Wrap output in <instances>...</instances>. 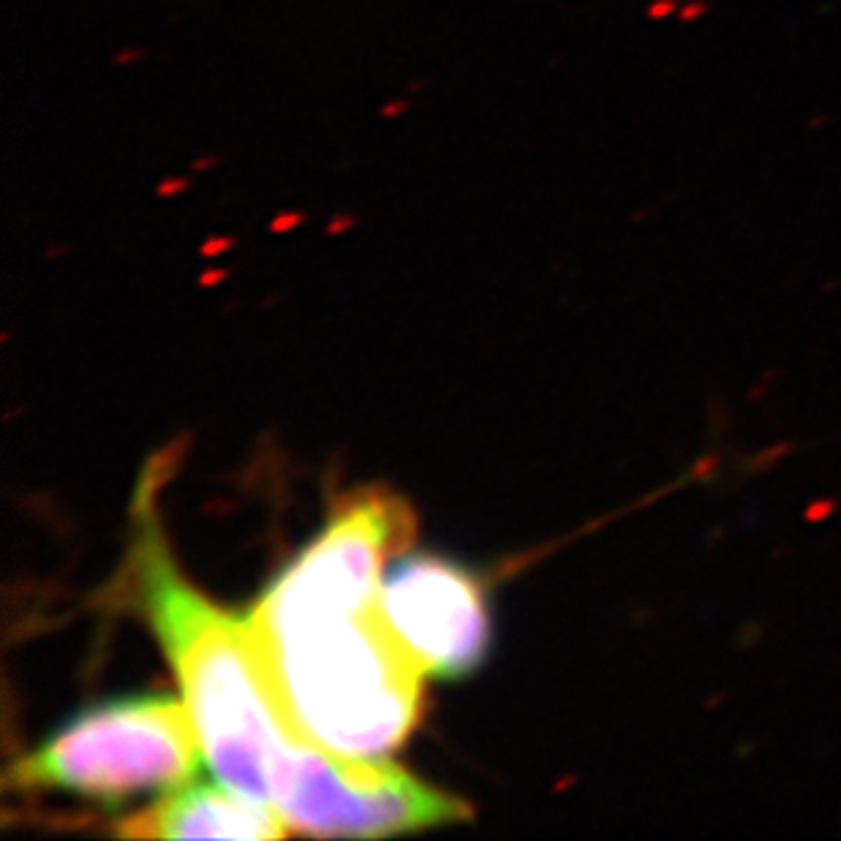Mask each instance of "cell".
<instances>
[{"mask_svg": "<svg viewBox=\"0 0 841 841\" xmlns=\"http://www.w3.org/2000/svg\"><path fill=\"white\" fill-rule=\"evenodd\" d=\"M218 161H221L218 155H204V158H197V161L191 164V169H194V172H202V169L213 167V164H218Z\"/></svg>", "mask_w": 841, "mask_h": 841, "instance_id": "obj_9", "label": "cell"}, {"mask_svg": "<svg viewBox=\"0 0 841 841\" xmlns=\"http://www.w3.org/2000/svg\"><path fill=\"white\" fill-rule=\"evenodd\" d=\"M199 757L204 754L185 703L169 694H137L68 719L16 760L9 781L109 803L185 784Z\"/></svg>", "mask_w": 841, "mask_h": 841, "instance_id": "obj_3", "label": "cell"}, {"mask_svg": "<svg viewBox=\"0 0 841 841\" xmlns=\"http://www.w3.org/2000/svg\"><path fill=\"white\" fill-rule=\"evenodd\" d=\"M145 58V49H139V46H128V49H120L115 58H112V63L115 66H128V63H137Z\"/></svg>", "mask_w": 841, "mask_h": 841, "instance_id": "obj_7", "label": "cell"}, {"mask_svg": "<svg viewBox=\"0 0 841 841\" xmlns=\"http://www.w3.org/2000/svg\"><path fill=\"white\" fill-rule=\"evenodd\" d=\"M390 627L422 673L460 678L488 651V607L479 583L463 566L436 555L390 558L382 572Z\"/></svg>", "mask_w": 841, "mask_h": 841, "instance_id": "obj_4", "label": "cell"}, {"mask_svg": "<svg viewBox=\"0 0 841 841\" xmlns=\"http://www.w3.org/2000/svg\"><path fill=\"white\" fill-rule=\"evenodd\" d=\"M409 109V101L406 98H395V101H387L382 107V117L384 120H390V117H398V115H403Z\"/></svg>", "mask_w": 841, "mask_h": 841, "instance_id": "obj_8", "label": "cell"}, {"mask_svg": "<svg viewBox=\"0 0 841 841\" xmlns=\"http://www.w3.org/2000/svg\"><path fill=\"white\" fill-rule=\"evenodd\" d=\"M150 493L142 488L137 501L139 605L174 667L213 773L231 790L273 806L283 820L327 749L300 738L278 714L251 651L245 618L215 607L172 564Z\"/></svg>", "mask_w": 841, "mask_h": 841, "instance_id": "obj_2", "label": "cell"}, {"mask_svg": "<svg viewBox=\"0 0 841 841\" xmlns=\"http://www.w3.org/2000/svg\"><path fill=\"white\" fill-rule=\"evenodd\" d=\"M412 528L395 496H354L245 618L278 714L343 757L384 760L419 714L422 667L382 605L384 561L409 545Z\"/></svg>", "mask_w": 841, "mask_h": 841, "instance_id": "obj_1", "label": "cell"}, {"mask_svg": "<svg viewBox=\"0 0 841 841\" xmlns=\"http://www.w3.org/2000/svg\"><path fill=\"white\" fill-rule=\"evenodd\" d=\"M289 825L261 800L229 784H188L115 827L125 839H281Z\"/></svg>", "mask_w": 841, "mask_h": 841, "instance_id": "obj_5", "label": "cell"}, {"mask_svg": "<svg viewBox=\"0 0 841 841\" xmlns=\"http://www.w3.org/2000/svg\"><path fill=\"white\" fill-rule=\"evenodd\" d=\"M183 188H188V180H185V177H169V180H164V183L155 188V194H158V197H172V194H177V191H183Z\"/></svg>", "mask_w": 841, "mask_h": 841, "instance_id": "obj_6", "label": "cell"}]
</instances>
